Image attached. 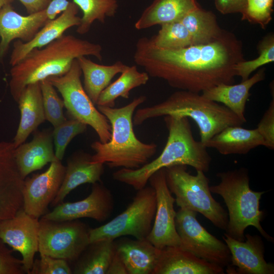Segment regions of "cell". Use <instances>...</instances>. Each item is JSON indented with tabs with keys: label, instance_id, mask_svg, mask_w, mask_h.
Segmentation results:
<instances>
[{
	"label": "cell",
	"instance_id": "cell-1",
	"mask_svg": "<svg viewBox=\"0 0 274 274\" xmlns=\"http://www.w3.org/2000/svg\"><path fill=\"white\" fill-rule=\"evenodd\" d=\"M133 58L149 77L199 93L219 84H234L235 66L245 60L241 43L225 30L210 43L176 49L159 48L151 37H143L135 44Z\"/></svg>",
	"mask_w": 274,
	"mask_h": 274
},
{
	"label": "cell",
	"instance_id": "cell-2",
	"mask_svg": "<svg viewBox=\"0 0 274 274\" xmlns=\"http://www.w3.org/2000/svg\"><path fill=\"white\" fill-rule=\"evenodd\" d=\"M100 45L71 35H63L41 48L29 52L12 66L10 93L17 102L22 91L29 84L50 77L60 76L70 70L73 61L82 56L102 59Z\"/></svg>",
	"mask_w": 274,
	"mask_h": 274
},
{
	"label": "cell",
	"instance_id": "cell-3",
	"mask_svg": "<svg viewBox=\"0 0 274 274\" xmlns=\"http://www.w3.org/2000/svg\"><path fill=\"white\" fill-rule=\"evenodd\" d=\"M164 121L168 135L160 155L138 168H121L113 173L114 180L138 190L146 186L154 173L163 168L185 165L196 171H209L212 158L204 144L194 139L189 118L167 115L164 116Z\"/></svg>",
	"mask_w": 274,
	"mask_h": 274
},
{
	"label": "cell",
	"instance_id": "cell-4",
	"mask_svg": "<svg viewBox=\"0 0 274 274\" xmlns=\"http://www.w3.org/2000/svg\"><path fill=\"white\" fill-rule=\"evenodd\" d=\"M146 100L140 95L120 108L97 106L108 120L111 136L106 143L95 141L91 144L95 154L93 163L106 164L110 168L135 169L148 163L157 151L155 143H145L139 140L133 130V116L136 109Z\"/></svg>",
	"mask_w": 274,
	"mask_h": 274
},
{
	"label": "cell",
	"instance_id": "cell-5",
	"mask_svg": "<svg viewBox=\"0 0 274 274\" xmlns=\"http://www.w3.org/2000/svg\"><path fill=\"white\" fill-rule=\"evenodd\" d=\"M167 115L192 119L198 127L203 144L227 126L244 123L223 105L199 93L180 90L160 103L137 110L133 124L139 126L148 119Z\"/></svg>",
	"mask_w": 274,
	"mask_h": 274
},
{
	"label": "cell",
	"instance_id": "cell-6",
	"mask_svg": "<svg viewBox=\"0 0 274 274\" xmlns=\"http://www.w3.org/2000/svg\"><path fill=\"white\" fill-rule=\"evenodd\" d=\"M218 185L210 186L211 192L221 196L228 209V221L225 233L244 241L246 229L252 226L267 241L273 243L261 225L264 213L260 210V200L265 191H255L250 187L248 170L245 167L217 173Z\"/></svg>",
	"mask_w": 274,
	"mask_h": 274
},
{
	"label": "cell",
	"instance_id": "cell-7",
	"mask_svg": "<svg viewBox=\"0 0 274 274\" xmlns=\"http://www.w3.org/2000/svg\"><path fill=\"white\" fill-rule=\"evenodd\" d=\"M167 186L175 194V202L180 208L199 213L216 227L225 230L227 212L212 195L209 180L204 173L197 170L192 175L187 165H176L164 168Z\"/></svg>",
	"mask_w": 274,
	"mask_h": 274
},
{
	"label": "cell",
	"instance_id": "cell-8",
	"mask_svg": "<svg viewBox=\"0 0 274 274\" xmlns=\"http://www.w3.org/2000/svg\"><path fill=\"white\" fill-rule=\"evenodd\" d=\"M126 209L107 223L90 228V243L132 236L143 239L148 236L156 209V193L153 187L145 186L137 190Z\"/></svg>",
	"mask_w": 274,
	"mask_h": 274
},
{
	"label": "cell",
	"instance_id": "cell-9",
	"mask_svg": "<svg viewBox=\"0 0 274 274\" xmlns=\"http://www.w3.org/2000/svg\"><path fill=\"white\" fill-rule=\"evenodd\" d=\"M81 75L76 59L66 73L47 79L62 95L70 118L89 125L97 134L99 141L106 143L111 139V126L85 92L81 80Z\"/></svg>",
	"mask_w": 274,
	"mask_h": 274
},
{
	"label": "cell",
	"instance_id": "cell-10",
	"mask_svg": "<svg viewBox=\"0 0 274 274\" xmlns=\"http://www.w3.org/2000/svg\"><path fill=\"white\" fill-rule=\"evenodd\" d=\"M90 228L79 219H39L40 254L74 262L90 243Z\"/></svg>",
	"mask_w": 274,
	"mask_h": 274
},
{
	"label": "cell",
	"instance_id": "cell-11",
	"mask_svg": "<svg viewBox=\"0 0 274 274\" xmlns=\"http://www.w3.org/2000/svg\"><path fill=\"white\" fill-rule=\"evenodd\" d=\"M197 214L184 208H180L176 212L175 225L180 247L206 261L227 267L231 260L227 245L200 224L196 218Z\"/></svg>",
	"mask_w": 274,
	"mask_h": 274
},
{
	"label": "cell",
	"instance_id": "cell-12",
	"mask_svg": "<svg viewBox=\"0 0 274 274\" xmlns=\"http://www.w3.org/2000/svg\"><path fill=\"white\" fill-rule=\"evenodd\" d=\"M148 181L155 191L156 209L153 224L147 239L160 250L168 246H180L175 225V198L167 186L164 168L154 173Z\"/></svg>",
	"mask_w": 274,
	"mask_h": 274
},
{
	"label": "cell",
	"instance_id": "cell-13",
	"mask_svg": "<svg viewBox=\"0 0 274 274\" xmlns=\"http://www.w3.org/2000/svg\"><path fill=\"white\" fill-rule=\"evenodd\" d=\"M65 172V166L57 160L52 162L45 172L24 179L23 209L27 214L39 219L48 212V206L60 189Z\"/></svg>",
	"mask_w": 274,
	"mask_h": 274
},
{
	"label": "cell",
	"instance_id": "cell-14",
	"mask_svg": "<svg viewBox=\"0 0 274 274\" xmlns=\"http://www.w3.org/2000/svg\"><path fill=\"white\" fill-rule=\"evenodd\" d=\"M114 200L111 191L102 183L92 184L91 192L77 201L61 202L41 218L54 221H68L89 218L104 222L112 214Z\"/></svg>",
	"mask_w": 274,
	"mask_h": 274
},
{
	"label": "cell",
	"instance_id": "cell-15",
	"mask_svg": "<svg viewBox=\"0 0 274 274\" xmlns=\"http://www.w3.org/2000/svg\"><path fill=\"white\" fill-rule=\"evenodd\" d=\"M39 219L28 215L23 208L13 217L0 223V238L21 254L27 274L39 251Z\"/></svg>",
	"mask_w": 274,
	"mask_h": 274
},
{
	"label": "cell",
	"instance_id": "cell-16",
	"mask_svg": "<svg viewBox=\"0 0 274 274\" xmlns=\"http://www.w3.org/2000/svg\"><path fill=\"white\" fill-rule=\"evenodd\" d=\"M13 143L0 141V223L23 208L24 179L18 167Z\"/></svg>",
	"mask_w": 274,
	"mask_h": 274
},
{
	"label": "cell",
	"instance_id": "cell-17",
	"mask_svg": "<svg viewBox=\"0 0 274 274\" xmlns=\"http://www.w3.org/2000/svg\"><path fill=\"white\" fill-rule=\"evenodd\" d=\"M224 242L231 255L230 263L226 267L228 274H273L274 265L264 258L265 247L261 236L245 234L239 241L224 233Z\"/></svg>",
	"mask_w": 274,
	"mask_h": 274
},
{
	"label": "cell",
	"instance_id": "cell-18",
	"mask_svg": "<svg viewBox=\"0 0 274 274\" xmlns=\"http://www.w3.org/2000/svg\"><path fill=\"white\" fill-rule=\"evenodd\" d=\"M48 21L45 9L22 16L14 10L11 4L4 6L0 10V60L13 40L29 41Z\"/></svg>",
	"mask_w": 274,
	"mask_h": 274
},
{
	"label": "cell",
	"instance_id": "cell-19",
	"mask_svg": "<svg viewBox=\"0 0 274 274\" xmlns=\"http://www.w3.org/2000/svg\"><path fill=\"white\" fill-rule=\"evenodd\" d=\"M79 7L70 2L67 8L55 19L48 21L29 41L17 40L13 43L10 64L12 66L20 61L29 52L41 48L63 35L68 28L78 26L81 18L77 16Z\"/></svg>",
	"mask_w": 274,
	"mask_h": 274
},
{
	"label": "cell",
	"instance_id": "cell-20",
	"mask_svg": "<svg viewBox=\"0 0 274 274\" xmlns=\"http://www.w3.org/2000/svg\"><path fill=\"white\" fill-rule=\"evenodd\" d=\"M224 267L198 257L180 246L160 250L153 274H224Z\"/></svg>",
	"mask_w": 274,
	"mask_h": 274
},
{
	"label": "cell",
	"instance_id": "cell-21",
	"mask_svg": "<svg viewBox=\"0 0 274 274\" xmlns=\"http://www.w3.org/2000/svg\"><path fill=\"white\" fill-rule=\"evenodd\" d=\"M91 156L84 152H79L68 159L62 184L50 204L51 207L62 202L70 192L80 185L100 182L104 173V164L92 162Z\"/></svg>",
	"mask_w": 274,
	"mask_h": 274
},
{
	"label": "cell",
	"instance_id": "cell-22",
	"mask_svg": "<svg viewBox=\"0 0 274 274\" xmlns=\"http://www.w3.org/2000/svg\"><path fill=\"white\" fill-rule=\"evenodd\" d=\"M52 131H36L32 141L15 149L16 163L22 178L40 169L48 163L58 160L53 149Z\"/></svg>",
	"mask_w": 274,
	"mask_h": 274
},
{
	"label": "cell",
	"instance_id": "cell-23",
	"mask_svg": "<svg viewBox=\"0 0 274 274\" xmlns=\"http://www.w3.org/2000/svg\"><path fill=\"white\" fill-rule=\"evenodd\" d=\"M114 241L116 251L125 264L128 274H153L160 249L147 238L123 237Z\"/></svg>",
	"mask_w": 274,
	"mask_h": 274
},
{
	"label": "cell",
	"instance_id": "cell-24",
	"mask_svg": "<svg viewBox=\"0 0 274 274\" xmlns=\"http://www.w3.org/2000/svg\"><path fill=\"white\" fill-rule=\"evenodd\" d=\"M17 102L20 111L19 124L13 143L17 148L46 120L40 82L28 85Z\"/></svg>",
	"mask_w": 274,
	"mask_h": 274
},
{
	"label": "cell",
	"instance_id": "cell-25",
	"mask_svg": "<svg viewBox=\"0 0 274 274\" xmlns=\"http://www.w3.org/2000/svg\"><path fill=\"white\" fill-rule=\"evenodd\" d=\"M265 77V68H262L241 83L219 84L203 91L201 94L209 100L223 105L245 123V106L250 95V90L255 84L263 81Z\"/></svg>",
	"mask_w": 274,
	"mask_h": 274
},
{
	"label": "cell",
	"instance_id": "cell-26",
	"mask_svg": "<svg viewBox=\"0 0 274 274\" xmlns=\"http://www.w3.org/2000/svg\"><path fill=\"white\" fill-rule=\"evenodd\" d=\"M222 155L246 154L251 150L263 146L264 140L257 128L229 126L203 143Z\"/></svg>",
	"mask_w": 274,
	"mask_h": 274
},
{
	"label": "cell",
	"instance_id": "cell-27",
	"mask_svg": "<svg viewBox=\"0 0 274 274\" xmlns=\"http://www.w3.org/2000/svg\"><path fill=\"white\" fill-rule=\"evenodd\" d=\"M199 6L196 0H154L134 23L137 30L179 21Z\"/></svg>",
	"mask_w": 274,
	"mask_h": 274
},
{
	"label": "cell",
	"instance_id": "cell-28",
	"mask_svg": "<svg viewBox=\"0 0 274 274\" xmlns=\"http://www.w3.org/2000/svg\"><path fill=\"white\" fill-rule=\"evenodd\" d=\"M77 60L84 77V89L95 105L99 95L111 83L113 78L128 66L121 61L111 65L99 64L84 56Z\"/></svg>",
	"mask_w": 274,
	"mask_h": 274
},
{
	"label": "cell",
	"instance_id": "cell-29",
	"mask_svg": "<svg viewBox=\"0 0 274 274\" xmlns=\"http://www.w3.org/2000/svg\"><path fill=\"white\" fill-rule=\"evenodd\" d=\"M115 240L91 242L73 263L72 274H106L115 253Z\"/></svg>",
	"mask_w": 274,
	"mask_h": 274
},
{
	"label": "cell",
	"instance_id": "cell-30",
	"mask_svg": "<svg viewBox=\"0 0 274 274\" xmlns=\"http://www.w3.org/2000/svg\"><path fill=\"white\" fill-rule=\"evenodd\" d=\"M180 21L188 30L193 45L210 43L224 32L218 24L215 15L198 7L186 15Z\"/></svg>",
	"mask_w": 274,
	"mask_h": 274
},
{
	"label": "cell",
	"instance_id": "cell-31",
	"mask_svg": "<svg viewBox=\"0 0 274 274\" xmlns=\"http://www.w3.org/2000/svg\"><path fill=\"white\" fill-rule=\"evenodd\" d=\"M149 78L146 72L139 71L136 65L127 66L119 78L101 92L96 105L114 107L116 99L119 97L128 99L130 91L146 85Z\"/></svg>",
	"mask_w": 274,
	"mask_h": 274
},
{
	"label": "cell",
	"instance_id": "cell-32",
	"mask_svg": "<svg viewBox=\"0 0 274 274\" xmlns=\"http://www.w3.org/2000/svg\"><path fill=\"white\" fill-rule=\"evenodd\" d=\"M73 2L83 13L76 30L80 35L87 33L95 20L105 23L107 17H113L118 8L116 0H73Z\"/></svg>",
	"mask_w": 274,
	"mask_h": 274
},
{
	"label": "cell",
	"instance_id": "cell-33",
	"mask_svg": "<svg viewBox=\"0 0 274 274\" xmlns=\"http://www.w3.org/2000/svg\"><path fill=\"white\" fill-rule=\"evenodd\" d=\"M160 25L161 28L158 33L151 37L156 46L164 49H176L193 45L188 30L180 21Z\"/></svg>",
	"mask_w": 274,
	"mask_h": 274
},
{
	"label": "cell",
	"instance_id": "cell-34",
	"mask_svg": "<svg viewBox=\"0 0 274 274\" xmlns=\"http://www.w3.org/2000/svg\"><path fill=\"white\" fill-rule=\"evenodd\" d=\"M259 56L251 60H243L235 66L236 76L241 77L242 81L249 78L251 74L258 68L274 61V36L269 34L265 36L258 46Z\"/></svg>",
	"mask_w": 274,
	"mask_h": 274
},
{
	"label": "cell",
	"instance_id": "cell-35",
	"mask_svg": "<svg viewBox=\"0 0 274 274\" xmlns=\"http://www.w3.org/2000/svg\"><path fill=\"white\" fill-rule=\"evenodd\" d=\"M40 85L46 120L56 127L66 119L63 111V100L47 79L40 81Z\"/></svg>",
	"mask_w": 274,
	"mask_h": 274
},
{
	"label": "cell",
	"instance_id": "cell-36",
	"mask_svg": "<svg viewBox=\"0 0 274 274\" xmlns=\"http://www.w3.org/2000/svg\"><path fill=\"white\" fill-rule=\"evenodd\" d=\"M87 125L78 120L66 119L63 122L54 127L52 131L55 146V155L61 161L63 158L66 147L77 135L83 133L87 129Z\"/></svg>",
	"mask_w": 274,
	"mask_h": 274
},
{
	"label": "cell",
	"instance_id": "cell-37",
	"mask_svg": "<svg viewBox=\"0 0 274 274\" xmlns=\"http://www.w3.org/2000/svg\"><path fill=\"white\" fill-rule=\"evenodd\" d=\"M273 0H246L242 18L257 23L263 28L271 20Z\"/></svg>",
	"mask_w": 274,
	"mask_h": 274
},
{
	"label": "cell",
	"instance_id": "cell-38",
	"mask_svg": "<svg viewBox=\"0 0 274 274\" xmlns=\"http://www.w3.org/2000/svg\"><path fill=\"white\" fill-rule=\"evenodd\" d=\"M34 260L29 274H72L69 263L65 260L40 254Z\"/></svg>",
	"mask_w": 274,
	"mask_h": 274
},
{
	"label": "cell",
	"instance_id": "cell-39",
	"mask_svg": "<svg viewBox=\"0 0 274 274\" xmlns=\"http://www.w3.org/2000/svg\"><path fill=\"white\" fill-rule=\"evenodd\" d=\"M12 250L0 238V274H24L22 260L15 257Z\"/></svg>",
	"mask_w": 274,
	"mask_h": 274
},
{
	"label": "cell",
	"instance_id": "cell-40",
	"mask_svg": "<svg viewBox=\"0 0 274 274\" xmlns=\"http://www.w3.org/2000/svg\"><path fill=\"white\" fill-rule=\"evenodd\" d=\"M264 112L256 128L264 140L263 146L274 149V98Z\"/></svg>",
	"mask_w": 274,
	"mask_h": 274
},
{
	"label": "cell",
	"instance_id": "cell-41",
	"mask_svg": "<svg viewBox=\"0 0 274 274\" xmlns=\"http://www.w3.org/2000/svg\"><path fill=\"white\" fill-rule=\"evenodd\" d=\"M215 6L218 11L223 14L244 12L246 0H215Z\"/></svg>",
	"mask_w": 274,
	"mask_h": 274
},
{
	"label": "cell",
	"instance_id": "cell-42",
	"mask_svg": "<svg viewBox=\"0 0 274 274\" xmlns=\"http://www.w3.org/2000/svg\"><path fill=\"white\" fill-rule=\"evenodd\" d=\"M70 3L68 0H51L45 9L48 20L55 19L67 8Z\"/></svg>",
	"mask_w": 274,
	"mask_h": 274
},
{
	"label": "cell",
	"instance_id": "cell-43",
	"mask_svg": "<svg viewBox=\"0 0 274 274\" xmlns=\"http://www.w3.org/2000/svg\"><path fill=\"white\" fill-rule=\"evenodd\" d=\"M25 7L28 14L43 11L51 0H19Z\"/></svg>",
	"mask_w": 274,
	"mask_h": 274
},
{
	"label": "cell",
	"instance_id": "cell-44",
	"mask_svg": "<svg viewBox=\"0 0 274 274\" xmlns=\"http://www.w3.org/2000/svg\"><path fill=\"white\" fill-rule=\"evenodd\" d=\"M106 274H128L125 264L116 251Z\"/></svg>",
	"mask_w": 274,
	"mask_h": 274
},
{
	"label": "cell",
	"instance_id": "cell-45",
	"mask_svg": "<svg viewBox=\"0 0 274 274\" xmlns=\"http://www.w3.org/2000/svg\"><path fill=\"white\" fill-rule=\"evenodd\" d=\"M14 0H0V10L5 5L11 4Z\"/></svg>",
	"mask_w": 274,
	"mask_h": 274
}]
</instances>
